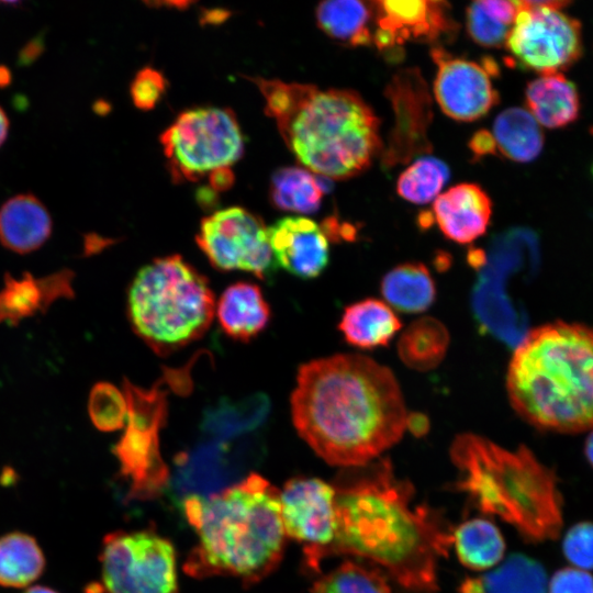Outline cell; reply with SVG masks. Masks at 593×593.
I'll use <instances>...</instances> for the list:
<instances>
[{"instance_id":"obj_18","label":"cell","mask_w":593,"mask_h":593,"mask_svg":"<svg viewBox=\"0 0 593 593\" xmlns=\"http://www.w3.org/2000/svg\"><path fill=\"white\" fill-rule=\"evenodd\" d=\"M433 214L447 238L469 244L485 233L492 202L478 184L460 183L438 194L434 200Z\"/></svg>"},{"instance_id":"obj_2","label":"cell","mask_w":593,"mask_h":593,"mask_svg":"<svg viewBox=\"0 0 593 593\" xmlns=\"http://www.w3.org/2000/svg\"><path fill=\"white\" fill-rule=\"evenodd\" d=\"M293 425L332 466L378 459L406 430L407 412L393 372L359 354H338L300 366L290 398Z\"/></svg>"},{"instance_id":"obj_42","label":"cell","mask_w":593,"mask_h":593,"mask_svg":"<svg viewBox=\"0 0 593 593\" xmlns=\"http://www.w3.org/2000/svg\"><path fill=\"white\" fill-rule=\"evenodd\" d=\"M8 132H9V119L4 110L0 107V146L7 139Z\"/></svg>"},{"instance_id":"obj_25","label":"cell","mask_w":593,"mask_h":593,"mask_svg":"<svg viewBox=\"0 0 593 593\" xmlns=\"http://www.w3.org/2000/svg\"><path fill=\"white\" fill-rule=\"evenodd\" d=\"M269 410L270 402L265 394H254L238 402L222 399L204 412L201 427L214 439L234 440L258 428Z\"/></svg>"},{"instance_id":"obj_36","label":"cell","mask_w":593,"mask_h":593,"mask_svg":"<svg viewBox=\"0 0 593 593\" xmlns=\"http://www.w3.org/2000/svg\"><path fill=\"white\" fill-rule=\"evenodd\" d=\"M88 412L91 422L99 430H118L126 423L125 396L115 385L98 382L90 391Z\"/></svg>"},{"instance_id":"obj_15","label":"cell","mask_w":593,"mask_h":593,"mask_svg":"<svg viewBox=\"0 0 593 593\" xmlns=\"http://www.w3.org/2000/svg\"><path fill=\"white\" fill-rule=\"evenodd\" d=\"M432 56L438 67L434 93L446 115L470 122L485 115L499 102L490 68L452 57L441 48H434Z\"/></svg>"},{"instance_id":"obj_11","label":"cell","mask_w":593,"mask_h":593,"mask_svg":"<svg viewBox=\"0 0 593 593\" xmlns=\"http://www.w3.org/2000/svg\"><path fill=\"white\" fill-rule=\"evenodd\" d=\"M100 560L104 593H179L175 548L154 532L107 535Z\"/></svg>"},{"instance_id":"obj_9","label":"cell","mask_w":593,"mask_h":593,"mask_svg":"<svg viewBox=\"0 0 593 593\" xmlns=\"http://www.w3.org/2000/svg\"><path fill=\"white\" fill-rule=\"evenodd\" d=\"M161 384L163 379L149 389L137 387L126 378L123 382L126 426L113 454L122 475L130 482L128 496L132 499L155 497L169 481V470L159 447V432L168 413V390Z\"/></svg>"},{"instance_id":"obj_28","label":"cell","mask_w":593,"mask_h":593,"mask_svg":"<svg viewBox=\"0 0 593 593\" xmlns=\"http://www.w3.org/2000/svg\"><path fill=\"white\" fill-rule=\"evenodd\" d=\"M326 182L327 178L302 167L279 168L271 176L269 189L271 203L276 209L286 212L314 213L321 206Z\"/></svg>"},{"instance_id":"obj_19","label":"cell","mask_w":593,"mask_h":593,"mask_svg":"<svg viewBox=\"0 0 593 593\" xmlns=\"http://www.w3.org/2000/svg\"><path fill=\"white\" fill-rule=\"evenodd\" d=\"M72 273L69 270L54 272L36 279L24 272L20 279L7 273L0 290V323L16 325L22 320L44 313L55 301L74 295Z\"/></svg>"},{"instance_id":"obj_24","label":"cell","mask_w":593,"mask_h":593,"mask_svg":"<svg viewBox=\"0 0 593 593\" xmlns=\"http://www.w3.org/2000/svg\"><path fill=\"white\" fill-rule=\"evenodd\" d=\"M547 586L542 566L529 557L515 553L493 571L465 579L459 593H547Z\"/></svg>"},{"instance_id":"obj_32","label":"cell","mask_w":593,"mask_h":593,"mask_svg":"<svg viewBox=\"0 0 593 593\" xmlns=\"http://www.w3.org/2000/svg\"><path fill=\"white\" fill-rule=\"evenodd\" d=\"M45 560L34 538L12 533L0 538V585L23 588L43 572Z\"/></svg>"},{"instance_id":"obj_12","label":"cell","mask_w":593,"mask_h":593,"mask_svg":"<svg viewBox=\"0 0 593 593\" xmlns=\"http://www.w3.org/2000/svg\"><path fill=\"white\" fill-rule=\"evenodd\" d=\"M195 242L220 271L240 270L260 280H269L276 272L268 227L244 208L219 210L202 219Z\"/></svg>"},{"instance_id":"obj_38","label":"cell","mask_w":593,"mask_h":593,"mask_svg":"<svg viewBox=\"0 0 593 593\" xmlns=\"http://www.w3.org/2000/svg\"><path fill=\"white\" fill-rule=\"evenodd\" d=\"M167 89V79L152 67L141 69L131 83V97L134 105L148 111L157 105Z\"/></svg>"},{"instance_id":"obj_35","label":"cell","mask_w":593,"mask_h":593,"mask_svg":"<svg viewBox=\"0 0 593 593\" xmlns=\"http://www.w3.org/2000/svg\"><path fill=\"white\" fill-rule=\"evenodd\" d=\"M448 178L449 169L444 161L435 157L419 158L400 175L396 191L412 203H427L438 197Z\"/></svg>"},{"instance_id":"obj_33","label":"cell","mask_w":593,"mask_h":593,"mask_svg":"<svg viewBox=\"0 0 593 593\" xmlns=\"http://www.w3.org/2000/svg\"><path fill=\"white\" fill-rule=\"evenodd\" d=\"M516 14V1H474L467 9V31L477 44L500 47L505 45Z\"/></svg>"},{"instance_id":"obj_10","label":"cell","mask_w":593,"mask_h":593,"mask_svg":"<svg viewBox=\"0 0 593 593\" xmlns=\"http://www.w3.org/2000/svg\"><path fill=\"white\" fill-rule=\"evenodd\" d=\"M567 1H516L517 14L505 46L517 66L540 75L561 72L583 52L580 22L562 9Z\"/></svg>"},{"instance_id":"obj_13","label":"cell","mask_w":593,"mask_h":593,"mask_svg":"<svg viewBox=\"0 0 593 593\" xmlns=\"http://www.w3.org/2000/svg\"><path fill=\"white\" fill-rule=\"evenodd\" d=\"M286 536L304 545L307 569L318 571L317 557L335 536V489L318 478L298 477L279 492Z\"/></svg>"},{"instance_id":"obj_17","label":"cell","mask_w":593,"mask_h":593,"mask_svg":"<svg viewBox=\"0 0 593 593\" xmlns=\"http://www.w3.org/2000/svg\"><path fill=\"white\" fill-rule=\"evenodd\" d=\"M268 239L276 265L298 278H316L328 265V235L305 216L278 220L268 227Z\"/></svg>"},{"instance_id":"obj_20","label":"cell","mask_w":593,"mask_h":593,"mask_svg":"<svg viewBox=\"0 0 593 593\" xmlns=\"http://www.w3.org/2000/svg\"><path fill=\"white\" fill-rule=\"evenodd\" d=\"M52 228L48 210L31 193L16 194L0 208V242L14 253L36 250L49 238Z\"/></svg>"},{"instance_id":"obj_21","label":"cell","mask_w":593,"mask_h":593,"mask_svg":"<svg viewBox=\"0 0 593 593\" xmlns=\"http://www.w3.org/2000/svg\"><path fill=\"white\" fill-rule=\"evenodd\" d=\"M215 313L222 331L244 343L259 335L271 315L260 287L245 281L235 282L223 291Z\"/></svg>"},{"instance_id":"obj_8","label":"cell","mask_w":593,"mask_h":593,"mask_svg":"<svg viewBox=\"0 0 593 593\" xmlns=\"http://www.w3.org/2000/svg\"><path fill=\"white\" fill-rule=\"evenodd\" d=\"M160 143L177 181H197L230 169L244 152L240 126L226 108H194L180 113L161 134Z\"/></svg>"},{"instance_id":"obj_16","label":"cell","mask_w":593,"mask_h":593,"mask_svg":"<svg viewBox=\"0 0 593 593\" xmlns=\"http://www.w3.org/2000/svg\"><path fill=\"white\" fill-rule=\"evenodd\" d=\"M377 30L372 37L379 49H389L406 41L432 42L454 29L448 3L443 1H374Z\"/></svg>"},{"instance_id":"obj_7","label":"cell","mask_w":593,"mask_h":593,"mask_svg":"<svg viewBox=\"0 0 593 593\" xmlns=\"http://www.w3.org/2000/svg\"><path fill=\"white\" fill-rule=\"evenodd\" d=\"M134 332L158 355H168L199 339L215 314L209 280L180 255L142 267L127 292Z\"/></svg>"},{"instance_id":"obj_26","label":"cell","mask_w":593,"mask_h":593,"mask_svg":"<svg viewBox=\"0 0 593 593\" xmlns=\"http://www.w3.org/2000/svg\"><path fill=\"white\" fill-rule=\"evenodd\" d=\"M380 289L385 303L403 313L424 312L436 299L435 281L421 262L395 266L384 275Z\"/></svg>"},{"instance_id":"obj_30","label":"cell","mask_w":593,"mask_h":593,"mask_svg":"<svg viewBox=\"0 0 593 593\" xmlns=\"http://www.w3.org/2000/svg\"><path fill=\"white\" fill-rule=\"evenodd\" d=\"M448 346L449 334L445 325L435 317L424 316L403 332L398 342V353L409 368L427 371L441 362Z\"/></svg>"},{"instance_id":"obj_40","label":"cell","mask_w":593,"mask_h":593,"mask_svg":"<svg viewBox=\"0 0 593 593\" xmlns=\"http://www.w3.org/2000/svg\"><path fill=\"white\" fill-rule=\"evenodd\" d=\"M469 146L477 157L496 152L495 143L491 132L480 130L473 134L469 142Z\"/></svg>"},{"instance_id":"obj_4","label":"cell","mask_w":593,"mask_h":593,"mask_svg":"<svg viewBox=\"0 0 593 593\" xmlns=\"http://www.w3.org/2000/svg\"><path fill=\"white\" fill-rule=\"evenodd\" d=\"M288 148L311 172L346 179L367 169L380 147L379 120L350 90L250 78Z\"/></svg>"},{"instance_id":"obj_29","label":"cell","mask_w":593,"mask_h":593,"mask_svg":"<svg viewBox=\"0 0 593 593\" xmlns=\"http://www.w3.org/2000/svg\"><path fill=\"white\" fill-rule=\"evenodd\" d=\"M496 150L504 157L528 163L534 160L544 146L540 125L525 109L510 108L500 113L491 132Z\"/></svg>"},{"instance_id":"obj_39","label":"cell","mask_w":593,"mask_h":593,"mask_svg":"<svg viewBox=\"0 0 593 593\" xmlns=\"http://www.w3.org/2000/svg\"><path fill=\"white\" fill-rule=\"evenodd\" d=\"M548 593H593V575L574 567L558 570L547 586Z\"/></svg>"},{"instance_id":"obj_31","label":"cell","mask_w":593,"mask_h":593,"mask_svg":"<svg viewBox=\"0 0 593 593\" xmlns=\"http://www.w3.org/2000/svg\"><path fill=\"white\" fill-rule=\"evenodd\" d=\"M373 8L357 0H331L316 9L318 27L329 37L350 46L368 45L372 41L369 22Z\"/></svg>"},{"instance_id":"obj_3","label":"cell","mask_w":593,"mask_h":593,"mask_svg":"<svg viewBox=\"0 0 593 593\" xmlns=\"http://www.w3.org/2000/svg\"><path fill=\"white\" fill-rule=\"evenodd\" d=\"M512 407L534 427L561 434L593 428V327L555 321L529 329L507 369Z\"/></svg>"},{"instance_id":"obj_5","label":"cell","mask_w":593,"mask_h":593,"mask_svg":"<svg viewBox=\"0 0 593 593\" xmlns=\"http://www.w3.org/2000/svg\"><path fill=\"white\" fill-rule=\"evenodd\" d=\"M181 505L198 534L184 563L191 577L232 575L254 583L280 563L286 534L279 491L261 475L250 473L209 497H184Z\"/></svg>"},{"instance_id":"obj_23","label":"cell","mask_w":593,"mask_h":593,"mask_svg":"<svg viewBox=\"0 0 593 593\" xmlns=\"http://www.w3.org/2000/svg\"><path fill=\"white\" fill-rule=\"evenodd\" d=\"M401 328V321L385 302L368 298L345 307L338 323L344 339L360 349L387 346Z\"/></svg>"},{"instance_id":"obj_45","label":"cell","mask_w":593,"mask_h":593,"mask_svg":"<svg viewBox=\"0 0 593 593\" xmlns=\"http://www.w3.org/2000/svg\"><path fill=\"white\" fill-rule=\"evenodd\" d=\"M25 593H56V592L48 588L35 586V588H31Z\"/></svg>"},{"instance_id":"obj_37","label":"cell","mask_w":593,"mask_h":593,"mask_svg":"<svg viewBox=\"0 0 593 593\" xmlns=\"http://www.w3.org/2000/svg\"><path fill=\"white\" fill-rule=\"evenodd\" d=\"M562 551L574 568L593 570V522L573 525L564 535Z\"/></svg>"},{"instance_id":"obj_34","label":"cell","mask_w":593,"mask_h":593,"mask_svg":"<svg viewBox=\"0 0 593 593\" xmlns=\"http://www.w3.org/2000/svg\"><path fill=\"white\" fill-rule=\"evenodd\" d=\"M311 593H391L380 568L347 560L316 580Z\"/></svg>"},{"instance_id":"obj_14","label":"cell","mask_w":593,"mask_h":593,"mask_svg":"<svg viewBox=\"0 0 593 593\" xmlns=\"http://www.w3.org/2000/svg\"><path fill=\"white\" fill-rule=\"evenodd\" d=\"M236 440V439H234ZM245 443L214 439L182 451L175 460L172 488L180 500L209 497L236 484L253 458Z\"/></svg>"},{"instance_id":"obj_27","label":"cell","mask_w":593,"mask_h":593,"mask_svg":"<svg viewBox=\"0 0 593 593\" xmlns=\"http://www.w3.org/2000/svg\"><path fill=\"white\" fill-rule=\"evenodd\" d=\"M452 546L460 563L474 571L497 566L506 547L497 526L486 518H471L454 528Z\"/></svg>"},{"instance_id":"obj_43","label":"cell","mask_w":593,"mask_h":593,"mask_svg":"<svg viewBox=\"0 0 593 593\" xmlns=\"http://www.w3.org/2000/svg\"><path fill=\"white\" fill-rule=\"evenodd\" d=\"M584 455L590 466L593 468V428L590 430L584 443Z\"/></svg>"},{"instance_id":"obj_44","label":"cell","mask_w":593,"mask_h":593,"mask_svg":"<svg viewBox=\"0 0 593 593\" xmlns=\"http://www.w3.org/2000/svg\"><path fill=\"white\" fill-rule=\"evenodd\" d=\"M40 44H37L36 42H33V43H30L24 48V51L21 53V56L24 57V60H27L29 58H35L40 54L41 52Z\"/></svg>"},{"instance_id":"obj_1","label":"cell","mask_w":593,"mask_h":593,"mask_svg":"<svg viewBox=\"0 0 593 593\" xmlns=\"http://www.w3.org/2000/svg\"><path fill=\"white\" fill-rule=\"evenodd\" d=\"M336 529L317 557L349 555L377 564L414 593H436L437 563L452 547V530L438 510L415 503L413 484L388 458L343 468L334 482Z\"/></svg>"},{"instance_id":"obj_22","label":"cell","mask_w":593,"mask_h":593,"mask_svg":"<svg viewBox=\"0 0 593 593\" xmlns=\"http://www.w3.org/2000/svg\"><path fill=\"white\" fill-rule=\"evenodd\" d=\"M528 112L539 125L564 127L580 113V96L575 85L562 72L540 75L527 85L525 93Z\"/></svg>"},{"instance_id":"obj_6","label":"cell","mask_w":593,"mask_h":593,"mask_svg":"<svg viewBox=\"0 0 593 593\" xmlns=\"http://www.w3.org/2000/svg\"><path fill=\"white\" fill-rule=\"evenodd\" d=\"M449 456L458 470L455 489L480 512L512 525L528 541L559 536L562 499L556 475L529 448L508 450L465 433L454 439Z\"/></svg>"},{"instance_id":"obj_41","label":"cell","mask_w":593,"mask_h":593,"mask_svg":"<svg viewBox=\"0 0 593 593\" xmlns=\"http://www.w3.org/2000/svg\"><path fill=\"white\" fill-rule=\"evenodd\" d=\"M406 429H410L413 434L421 436L428 429V419L423 414H407Z\"/></svg>"}]
</instances>
